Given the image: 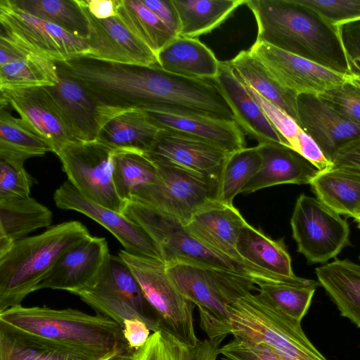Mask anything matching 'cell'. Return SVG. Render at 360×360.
Instances as JSON below:
<instances>
[{"instance_id": "7402d4cb", "label": "cell", "mask_w": 360, "mask_h": 360, "mask_svg": "<svg viewBox=\"0 0 360 360\" xmlns=\"http://www.w3.org/2000/svg\"><path fill=\"white\" fill-rule=\"evenodd\" d=\"M296 105L297 123L330 162L340 146L360 136L359 125L346 119L318 95L298 94Z\"/></svg>"}, {"instance_id": "ab89813d", "label": "cell", "mask_w": 360, "mask_h": 360, "mask_svg": "<svg viewBox=\"0 0 360 360\" xmlns=\"http://www.w3.org/2000/svg\"><path fill=\"white\" fill-rule=\"evenodd\" d=\"M0 360H86L32 343L0 328Z\"/></svg>"}, {"instance_id": "9c48e42d", "label": "cell", "mask_w": 360, "mask_h": 360, "mask_svg": "<svg viewBox=\"0 0 360 360\" xmlns=\"http://www.w3.org/2000/svg\"><path fill=\"white\" fill-rule=\"evenodd\" d=\"M155 164L158 173L154 183L136 191L130 200L157 210L185 226L198 211L217 200L218 179L169 165Z\"/></svg>"}, {"instance_id": "603a6c76", "label": "cell", "mask_w": 360, "mask_h": 360, "mask_svg": "<svg viewBox=\"0 0 360 360\" xmlns=\"http://www.w3.org/2000/svg\"><path fill=\"white\" fill-rule=\"evenodd\" d=\"M246 223L233 205L215 200L198 211L185 226L195 239L213 251L253 265L244 261L236 250L240 231Z\"/></svg>"}, {"instance_id": "680465c9", "label": "cell", "mask_w": 360, "mask_h": 360, "mask_svg": "<svg viewBox=\"0 0 360 360\" xmlns=\"http://www.w3.org/2000/svg\"><path fill=\"white\" fill-rule=\"evenodd\" d=\"M359 258H360V257H359Z\"/></svg>"}, {"instance_id": "6f0895ef", "label": "cell", "mask_w": 360, "mask_h": 360, "mask_svg": "<svg viewBox=\"0 0 360 360\" xmlns=\"http://www.w3.org/2000/svg\"><path fill=\"white\" fill-rule=\"evenodd\" d=\"M355 221L358 224L359 227L360 228V217L354 219Z\"/></svg>"}, {"instance_id": "ee69618b", "label": "cell", "mask_w": 360, "mask_h": 360, "mask_svg": "<svg viewBox=\"0 0 360 360\" xmlns=\"http://www.w3.org/2000/svg\"><path fill=\"white\" fill-rule=\"evenodd\" d=\"M241 82L261 107L268 120L281 136L284 144L296 151L298 136L302 129L297 122L281 108L263 98L243 82Z\"/></svg>"}, {"instance_id": "1f68e13d", "label": "cell", "mask_w": 360, "mask_h": 360, "mask_svg": "<svg viewBox=\"0 0 360 360\" xmlns=\"http://www.w3.org/2000/svg\"><path fill=\"white\" fill-rule=\"evenodd\" d=\"M247 0H172L176 10L179 37L196 38L221 25Z\"/></svg>"}, {"instance_id": "9f6ffc18", "label": "cell", "mask_w": 360, "mask_h": 360, "mask_svg": "<svg viewBox=\"0 0 360 360\" xmlns=\"http://www.w3.org/2000/svg\"><path fill=\"white\" fill-rule=\"evenodd\" d=\"M105 360H133L132 354H117Z\"/></svg>"}, {"instance_id": "f35d334b", "label": "cell", "mask_w": 360, "mask_h": 360, "mask_svg": "<svg viewBox=\"0 0 360 360\" xmlns=\"http://www.w3.org/2000/svg\"><path fill=\"white\" fill-rule=\"evenodd\" d=\"M318 285L263 284L256 295L271 307L300 322L307 312Z\"/></svg>"}, {"instance_id": "30bf717a", "label": "cell", "mask_w": 360, "mask_h": 360, "mask_svg": "<svg viewBox=\"0 0 360 360\" xmlns=\"http://www.w3.org/2000/svg\"><path fill=\"white\" fill-rule=\"evenodd\" d=\"M77 295L97 314L112 319L122 328L125 320L138 318L153 332L159 330L155 311L132 271L119 255H110L97 283Z\"/></svg>"}, {"instance_id": "e0dca14e", "label": "cell", "mask_w": 360, "mask_h": 360, "mask_svg": "<svg viewBox=\"0 0 360 360\" xmlns=\"http://www.w3.org/2000/svg\"><path fill=\"white\" fill-rule=\"evenodd\" d=\"M146 154L155 163L178 167L219 180L231 153L197 137L162 129L153 147Z\"/></svg>"}, {"instance_id": "e575fe53", "label": "cell", "mask_w": 360, "mask_h": 360, "mask_svg": "<svg viewBox=\"0 0 360 360\" xmlns=\"http://www.w3.org/2000/svg\"><path fill=\"white\" fill-rule=\"evenodd\" d=\"M116 17L157 53L177 36L141 0H117Z\"/></svg>"}, {"instance_id": "816d5d0a", "label": "cell", "mask_w": 360, "mask_h": 360, "mask_svg": "<svg viewBox=\"0 0 360 360\" xmlns=\"http://www.w3.org/2000/svg\"><path fill=\"white\" fill-rule=\"evenodd\" d=\"M167 26L179 37L180 22L172 0H141Z\"/></svg>"}, {"instance_id": "3957f363", "label": "cell", "mask_w": 360, "mask_h": 360, "mask_svg": "<svg viewBox=\"0 0 360 360\" xmlns=\"http://www.w3.org/2000/svg\"><path fill=\"white\" fill-rule=\"evenodd\" d=\"M90 236L82 223L70 221L15 241L0 255V312L21 304L67 250Z\"/></svg>"}, {"instance_id": "7dc6e473", "label": "cell", "mask_w": 360, "mask_h": 360, "mask_svg": "<svg viewBox=\"0 0 360 360\" xmlns=\"http://www.w3.org/2000/svg\"><path fill=\"white\" fill-rule=\"evenodd\" d=\"M341 37L351 72L360 75V22L342 26Z\"/></svg>"}, {"instance_id": "7c38bea8", "label": "cell", "mask_w": 360, "mask_h": 360, "mask_svg": "<svg viewBox=\"0 0 360 360\" xmlns=\"http://www.w3.org/2000/svg\"><path fill=\"white\" fill-rule=\"evenodd\" d=\"M284 89L296 95H319L347 82L345 75L263 41L249 49Z\"/></svg>"}, {"instance_id": "52a82bcc", "label": "cell", "mask_w": 360, "mask_h": 360, "mask_svg": "<svg viewBox=\"0 0 360 360\" xmlns=\"http://www.w3.org/2000/svg\"><path fill=\"white\" fill-rule=\"evenodd\" d=\"M118 255L138 281L143 294L155 311L159 330H163L187 346L195 345L193 323L195 304L176 287L166 271L164 261L133 255L122 250Z\"/></svg>"}, {"instance_id": "d6a6232c", "label": "cell", "mask_w": 360, "mask_h": 360, "mask_svg": "<svg viewBox=\"0 0 360 360\" xmlns=\"http://www.w3.org/2000/svg\"><path fill=\"white\" fill-rule=\"evenodd\" d=\"M229 63L241 82L297 121V95L281 87L249 50L240 51Z\"/></svg>"}, {"instance_id": "d590c367", "label": "cell", "mask_w": 360, "mask_h": 360, "mask_svg": "<svg viewBox=\"0 0 360 360\" xmlns=\"http://www.w3.org/2000/svg\"><path fill=\"white\" fill-rule=\"evenodd\" d=\"M156 165L141 152L118 149L113 162L112 178L116 192L124 202L139 189L156 179Z\"/></svg>"}, {"instance_id": "f907efd6", "label": "cell", "mask_w": 360, "mask_h": 360, "mask_svg": "<svg viewBox=\"0 0 360 360\" xmlns=\"http://www.w3.org/2000/svg\"><path fill=\"white\" fill-rule=\"evenodd\" d=\"M122 330L124 339L132 353L143 346L150 335V330L147 324L138 318L125 320Z\"/></svg>"}, {"instance_id": "c3c4849f", "label": "cell", "mask_w": 360, "mask_h": 360, "mask_svg": "<svg viewBox=\"0 0 360 360\" xmlns=\"http://www.w3.org/2000/svg\"><path fill=\"white\" fill-rule=\"evenodd\" d=\"M296 151L321 172L333 167V163L327 159L319 145L302 129L298 136Z\"/></svg>"}, {"instance_id": "f546056e", "label": "cell", "mask_w": 360, "mask_h": 360, "mask_svg": "<svg viewBox=\"0 0 360 360\" xmlns=\"http://www.w3.org/2000/svg\"><path fill=\"white\" fill-rule=\"evenodd\" d=\"M236 250L245 262L274 274L295 278L283 240H274L248 222L242 228Z\"/></svg>"}, {"instance_id": "681fc988", "label": "cell", "mask_w": 360, "mask_h": 360, "mask_svg": "<svg viewBox=\"0 0 360 360\" xmlns=\"http://www.w3.org/2000/svg\"><path fill=\"white\" fill-rule=\"evenodd\" d=\"M333 167L360 173V136L340 146L334 153Z\"/></svg>"}, {"instance_id": "d4e9b609", "label": "cell", "mask_w": 360, "mask_h": 360, "mask_svg": "<svg viewBox=\"0 0 360 360\" xmlns=\"http://www.w3.org/2000/svg\"><path fill=\"white\" fill-rule=\"evenodd\" d=\"M212 81L230 107L235 121L246 134L258 143L284 144L261 107L236 77L229 61H220L218 74Z\"/></svg>"}, {"instance_id": "4dcf8cb0", "label": "cell", "mask_w": 360, "mask_h": 360, "mask_svg": "<svg viewBox=\"0 0 360 360\" xmlns=\"http://www.w3.org/2000/svg\"><path fill=\"white\" fill-rule=\"evenodd\" d=\"M161 130L145 110L131 109L111 120L98 139L118 149L147 153Z\"/></svg>"}, {"instance_id": "ffe728a7", "label": "cell", "mask_w": 360, "mask_h": 360, "mask_svg": "<svg viewBox=\"0 0 360 360\" xmlns=\"http://www.w3.org/2000/svg\"><path fill=\"white\" fill-rule=\"evenodd\" d=\"M55 63L19 39L0 30V89L54 86Z\"/></svg>"}, {"instance_id": "d6986e66", "label": "cell", "mask_w": 360, "mask_h": 360, "mask_svg": "<svg viewBox=\"0 0 360 360\" xmlns=\"http://www.w3.org/2000/svg\"><path fill=\"white\" fill-rule=\"evenodd\" d=\"M143 110L160 129L197 137L228 153L245 147L244 134L235 120L185 109L155 107Z\"/></svg>"}, {"instance_id": "9a60e30c", "label": "cell", "mask_w": 360, "mask_h": 360, "mask_svg": "<svg viewBox=\"0 0 360 360\" xmlns=\"http://www.w3.org/2000/svg\"><path fill=\"white\" fill-rule=\"evenodd\" d=\"M56 205L62 210L79 212L108 230L133 255L163 260L161 252L150 236L123 214L100 205L86 198L70 181L54 193Z\"/></svg>"}, {"instance_id": "74e56055", "label": "cell", "mask_w": 360, "mask_h": 360, "mask_svg": "<svg viewBox=\"0 0 360 360\" xmlns=\"http://www.w3.org/2000/svg\"><path fill=\"white\" fill-rule=\"evenodd\" d=\"M260 165L261 157L256 146L245 147L231 153L219 179L217 200L223 204L233 205L234 198L241 193Z\"/></svg>"}, {"instance_id": "6da1fadb", "label": "cell", "mask_w": 360, "mask_h": 360, "mask_svg": "<svg viewBox=\"0 0 360 360\" xmlns=\"http://www.w3.org/2000/svg\"><path fill=\"white\" fill-rule=\"evenodd\" d=\"M0 328L32 343L86 360L133 354L116 321L71 308L14 306L0 312Z\"/></svg>"}, {"instance_id": "8fae6325", "label": "cell", "mask_w": 360, "mask_h": 360, "mask_svg": "<svg viewBox=\"0 0 360 360\" xmlns=\"http://www.w3.org/2000/svg\"><path fill=\"white\" fill-rule=\"evenodd\" d=\"M297 251L309 263H325L350 244L349 226L317 198L301 194L290 219Z\"/></svg>"}, {"instance_id": "bcb514c9", "label": "cell", "mask_w": 360, "mask_h": 360, "mask_svg": "<svg viewBox=\"0 0 360 360\" xmlns=\"http://www.w3.org/2000/svg\"><path fill=\"white\" fill-rule=\"evenodd\" d=\"M221 360H285L261 344L233 338L219 349Z\"/></svg>"}, {"instance_id": "f5cc1de1", "label": "cell", "mask_w": 360, "mask_h": 360, "mask_svg": "<svg viewBox=\"0 0 360 360\" xmlns=\"http://www.w3.org/2000/svg\"><path fill=\"white\" fill-rule=\"evenodd\" d=\"M219 346L208 338L203 340L198 339L194 346H188V360H217L219 355Z\"/></svg>"}, {"instance_id": "8992f818", "label": "cell", "mask_w": 360, "mask_h": 360, "mask_svg": "<svg viewBox=\"0 0 360 360\" xmlns=\"http://www.w3.org/2000/svg\"><path fill=\"white\" fill-rule=\"evenodd\" d=\"M231 334L270 348L285 360H327L305 335L301 322L251 292L229 307Z\"/></svg>"}, {"instance_id": "11a10c76", "label": "cell", "mask_w": 360, "mask_h": 360, "mask_svg": "<svg viewBox=\"0 0 360 360\" xmlns=\"http://www.w3.org/2000/svg\"><path fill=\"white\" fill-rule=\"evenodd\" d=\"M347 82L360 91V75L351 72L347 75Z\"/></svg>"}, {"instance_id": "44dd1931", "label": "cell", "mask_w": 360, "mask_h": 360, "mask_svg": "<svg viewBox=\"0 0 360 360\" xmlns=\"http://www.w3.org/2000/svg\"><path fill=\"white\" fill-rule=\"evenodd\" d=\"M0 104L14 109L51 145L55 153L65 144L77 141L46 86L0 89Z\"/></svg>"}, {"instance_id": "5bb4252c", "label": "cell", "mask_w": 360, "mask_h": 360, "mask_svg": "<svg viewBox=\"0 0 360 360\" xmlns=\"http://www.w3.org/2000/svg\"><path fill=\"white\" fill-rule=\"evenodd\" d=\"M58 72V83L46 87L75 141L98 139L101 131L111 120L131 110L104 104L80 82Z\"/></svg>"}, {"instance_id": "60d3db41", "label": "cell", "mask_w": 360, "mask_h": 360, "mask_svg": "<svg viewBox=\"0 0 360 360\" xmlns=\"http://www.w3.org/2000/svg\"><path fill=\"white\" fill-rule=\"evenodd\" d=\"M188 356L189 347L163 330L153 332L132 354L133 360H188Z\"/></svg>"}, {"instance_id": "f6af8a7d", "label": "cell", "mask_w": 360, "mask_h": 360, "mask_svg": "<svg viewBox=\"0 0 360 360\" xmlns=\"http://www.w3.org/2000/svg\"><path fill=\"white\" fill-rule=\"evenodd\" d=\"M318 96L346 119L360 126V91L354 86L346 82Z\"/></svg>"}, {"instance_id": "cb8c5ba5", "label": "cell", "mask_w": 360, "mask_h": 360, "mask_svg": "<svg viewBox=\"0 0 360 360\" xmlns=\"http://www.w3.org/2000/svg\"><path fill=\"white\" fill-rule=\"evenodd\" d=\"M261 165L241 193L279 184H309L319 170L299 153L281 143H258Z\"/></svg>"}, {"instance_id": "277c9868", "label": "cell", "mask_w": 360, "mask_h": 360, "mask_svg": "<svg viewBox=\"0 0 360 360\" xmlns=\"http://www.w3.org/2000/svg\"><path fill=\"white\" fill-rule=\"evenodd\" d=\"M122 214L150 236L159 248L165 264L173 261L191 262L243 278L257 286L263 284L299 285L302 283L300 277L278 276L213 251L195 239L183 224L144 204L127 201Z\"/></svg>"}, {"instance_id": "db71d44e", "label": "cell", "mask_w": 360, "mask_h": 360, "mask_svg": "<svg viewBox=\"0 0 360 360\" xmlns=\"http://www.w3.org/2000/svg\"><path fill=\"white\" fill-rule=\"evenodd\" d=\"M90 13L97 19L116 17L117 0H84Z\"/></svg>"}, {"instance_id": "484cf974", "label": "cell", "mask_w": 360, "mask_h": 360, "mask_svg": "<svg viewBox=\"0 0 360 360\" xmlns=\"http://www.w3.org/2000/svg\"><path fill=\"white\" fill-rule=\"evenodd\" d=\"M159 67L179 76L198 79H214L220 61L197 38L176 37L158 53Z\"/></svg>"}, {"instance_id": "ba28073f", "label": "cell", "mask_w": 360, "mask_h": 360, "mask_svg": "<svg viewBox=\"0 0 360 360\" xmlns=\"http://www.w3.org/2000/svg\"><path fill=\"white\" fill-rule=\"evenodd\" d=\"M118 148L99 139L72 141L55 153L68 181L93 202L122 214L125 203L113 182L114 158Z\"/></svg>"}, {"instance_id": "b9f144b4", "label": "cell", "mask_w": 360, "mask_h": 360, "mask_svg": "<svg viewBox=\"0 0 360 360\" xmlns=\"http://www.w3.org/2000/svg\"><path fill=\"white\" fill-rule=\"evenodd\" d=\"M318 14L332 26L360 22V0H295Z\"/></svg>"}, {"instance_id": "8d00e7d4", "label": "cell", "mask_w": 360, "mask_h": 360, "mask_svg": "<svg viewBox=\"0 0 360 360\" xmlns=\"http://www.w3.org/2000/svg\"><path fill=\"white\" fill-rule=\"evenodd\" d=\"M19 9L82 39L89 34L87 19L77 0H11Z\"/></svg>"}, {"instance_id": "836d02e7", "label": "cell", "mask_w": 360, "mask_h": 360, "mask_svg": "<svg viewBox=\"0 0 360 360\" xmlns=\"http://www.w3.org/2000/svg\"><path fill=\"white\" fill-rule=\"evenodd\" d=\"M8 106L0 104V157L25 162L32 157L53 153L49 142L22 119L11 114Z\"/></svg>"}, {"instance_id": "2e32d148", "label": "cell", "mask_w": 360, "mask_h": 360, "mask_svg": "<svg viewBox=\"0 0 360 360\" xmlns=\"http://www.w3.org/2000/svg\"><path fill=\"white\" fill-rule=\"evenodd\" d=\"M110 255L105 238L91 236L61 256L37 290H61L77 295L97 283Z\"/></svg>"}, {"instance_id": "4fadbf2b", "label": "cell", "mask_w": 360, "mask_h": 360, "mask_svg": "<svg viewBox=\"0 0 360 360\" xmlns=\"http://www.w3.org/2000/svg\"><path fill=\"white\" fill-rule=\"evenodd\" d=\"M0 30L18 38L53 62L89 54L86 39L19 9L11 0H0Z\"/></svg>"}, {"instance_id": "83f0119b", "label": "cell", "mask_w": 360, "mask_h": 360, "mask_svg": "<svg viewBox=\"0 0 360 360\" xmlns=\"http://www.w3.org/2000/svg\"><path fill=\"white\" fill-rule=\"evenodd\" d=\"M51 222V211L30 196L0 200V255L15 241Z\"/></svg>"}, {"instance_id": "7a4b0ae2", "label": "cell", "mask_w": 360, "mask_h": 360, "mask_svg": "<svg viewBox=\"0 0 360 360\" xmlns=\"http://www.w3.org/2000/svg\"><path fill=\"white\" fill-rule=\"evenodd\" d=\"M257 25L256 41L334 71L351 73L341 27L326 22L295 0H247Z\"/></svg>"}, {"instance_id": "5b68a950", "label": "cell", "mask_w": 360, "mask_h": 360, "mask_svg": "<svg viewBox=\"0 0 360 360\" xmlns=\"http://www.w3.org/2000/svg\"><path fill=\"white\" fill-rule=\"evenodd\" d=\"M166 271L178 290L197 306L200 326L208 339L219 345L231 334L229 307L257 287L221 271L184 261L166 263Z\"/></svg>"}, {"instance_id": "7bdbcfd3", "label": "cell", "mask_w": 360, "mask_h": 360, "mask_svg": "<svg viewBox=\"0 0 360 360\" xmlns=\"http://www.w3.org/2000/svg\"><path fill=\"white\" fill-rule=\"evenodd\" d=\"M33 182L23 162L0 159V200L30 196Z\"/></svg>"}, {"instance_id": "4316f807", "label": "cell", "mask_w": 360, "mask_h": 360, "mask_svg": "<svg viewBox=\"0 0 360 360\" xmlns=\"http://www.w3.org/2000/svg\"><path fill=\"white\" fill-rule=\"evenodd\" d=\"M318 283L340 314L360 328V265L349 259H335L315 269Z\"/></svg>"}, {"instance_id": "ac0fdd59", "label": "cell", "mask_w": 360, "mask_h": 360, "mask_svg": "<svg viewBox=\"0 0 360 360\" xmlns=\"http://www.w3.org/2000/svg\"><path fill=\"white\" fill-rule=\"evenodd\" d=\"M87 19L86 39L92 58L109 62L141 65H158L152 50L134 36L117 17L99 20L86 8L84 0H77Z\"/></svg>"}, {"instance_id": "f1b7e54d", "label": "cell", "mask_w": 360, "mask_h": 360, "mask_svg": "<svg viewBox=\"0 0 360 360\" xmlns=\"http://www.w3.org/2000/svg\"><path fill=\"white\" fill-rule=\"evenodd\" d=\"M309 184L317 198L338 214L360 217V173L332 167L320 171Z\"/></svg>"}]
</instances>
